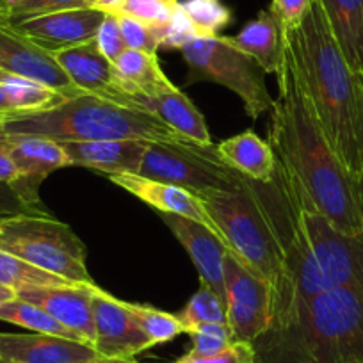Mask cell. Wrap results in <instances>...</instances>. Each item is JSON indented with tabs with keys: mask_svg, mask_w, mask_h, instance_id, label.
<instances>
[{
	"mask_svg": "<svg viewBox=\"0 0 363 363\" xmlns=\"http://www.w3.org/2000/svg\"><path fill=\"white\" fill-rule=\"evenodd\" d=\"M247 184L281 255L280 277L271 287V323L292 305L354 287L363 264V233L338 232L280 155L271 180L247 178Z\"/></svg>",
	"mask_w": 363,
	"mask_h": 363,
	"instance_id": "obj_1",
	"label": "cell"
},
{
	"mask_svg": "<svg viewBox=\"0 0 363 363\" xmlns=\"http://www.w3.org/2000/svg\"><path fill=\"white\" fill-rule=\"evenodd\" d=\"M274 75L278 99L271 111L269 145L298 174L317 211L338 232L359 235L363 233V180L344 166L328 141L285 41Z\"/></svg>",
	"mask_w": 363,
	"mask_h": 363,
	"instance_id": "obj_2",
	"label": "cell"
},
{
	"mask_svg": "<svg viewBox=\"0 0 363 363\" xmlns=\"http://www.w3.org/2000/svg\"><path fill=\"white\" fill-rule=\"evenodd\" d=\"M281 38L294 55L328 141L344 166L363 180V75L345 61L319 0Z\"/></svg>",
	"mask_w": 363,
	"mask_h": 363,
	"instance_id": "obj_3",
	"label": "cell"
},
{
	"mask_svg": "<svg viewBox=\"0 0 363 363\" xmlns=\"http://www.w3.org/2000/svg\"><path fill=\"white\" fill-rule=\"evenodd\" d=\"M253 347L255 363H363V287L292 305Z\"/></svg>",
	"mask_w": 363,
	"mask_h": 363,
	"instance_id": "obj_4",
	"label": "cell"
},
{
	"mask_svg": "<svg viewBox=\"0 0 363 363\" xmlns=\"http://www.w3.org/2000/svg\"><path fill=\"white\" fill-rule=\"evenodd\" d=\"M0 134L38 135L55 143L113 139H141L171 145L191 143L148 111L121 106L87 93L66 99L47 111L0 120Z\"/></svg>",
	"mask_w": 363,
	"mask_h": 363,
	"instance_id": "obj_5",
	"label": "cell"
},
{
	"mask_svg": "<svg viewBox=\"0 0 363 363\" xmlns=\"http://www.w3.org/2000/svg\"><path fill=\"white\" fill-rule=\"evenodd\" d=\"M0 250L73 284H95L87 271L84 242L50 214L0 219Z\"/></svg>",
	"mask_w": 363,
	"mask_h": 363,
	"instance_id": "obj_6",
	"label": "cell"
},
{
	"mask_svg": "<svg viewBox=\"0 0 363 363\" xmlns=\"http://www.w3.org/2000/svg\"><path fill=\"white\" fill-rule=\"evenodd\" d=\"M200 200L225 237L228 250L247 269L267 280L271 287L277 284L281 269V255L253 198L247 177H240V184L235 191L212 193Z\"/></svg>",
	"mask_w": 363,
	"mask_h": 363,
	"instance_id": "obj_7",
	"label": "cell"
},
{
	"mask_svg": "<svg viewBox=\"0 0 363 363\" xmlns=\"http://www.w3.org/2000/svg\"><path fill=\"white\" fill-rule=\"evenodd\" d=\"M180 52L187 65V84L208 80L225 86L242 100L251 120L272 111L274 99L265 86L264 69L228 36L198 38Z\"/></svg>",
	"mask_w": 363,
	"mask_h": 363,
	"instance_id": "obj_8",
	"label": "cell"
},
{
	"mask_svg": "<svg viewBox=\"0 0 363 363\" xmlns=\"http://www.w3.org/2000/svg\"><path fill=\"white\" fill-rule=\"evenodd\" d=\"M138 174L173 184L198 198L235 191L242 177L223 162L218 146L193 143H148Z\"/></svg>",
	"mask_w": 363,
	"mask_h": 363,
	"instance_id": "obj_9",
	"label": "cell"
},
{
	"mask_svg": "<svg viewBox=\"0 0 363 363\" xmlns=\"http://www.w3.org/2000/svg\"><path fill=\"white\" fill-rule=\"evenodd\" d=\"M226 320L233 340L253 344L271 326V285L232 251L225 257Z\"/></svg>",
	"mask_w": 363,
	"mask_h": 363,
	"instance_id": "obj_10",
	"label": "cell"
},
{
	"mask_svg": "<svg viewBox=\"0 0 363 363\" xmlns=\"http://www.w3.org/2000/svg\"><path fill=\"white\" fill-rule=\"evenodd\" d=\"M0 69L9 75L26 77L45 84L66 99L80 95L72 80L66 77L52 52L26 36L11 20L0 15Z\"/></svg>",
	"mask_w": 363,
	"mask_h": 363,
	"instance_id": "obj_11",
	"label": "cell"
},
{
	"mask_svg": "<svg viewBox=\"0 0 363 363\" xmlns=\"http://www.w3.org/2000/svg\"><path fill=\"white\" fill-rule=\"evenodd\" d=\"M95 319V345L100 356L134 358L139 352L153 347L127 303L96 287L91 298Z\"/></svg>",
	"mask_w": 363,
	"mask_h": 363,
	"instance_id": "obj_12",
	"label": "cell"
},
{
	"mask_svg": "<svg viewBox=\"0 0 363 363\" xmlns=\"http://www.w3.org/2000/svg\"><path fill=\"white\" fill-rule=\"evenodd\" d=\"M52 55L79 91L139 109L134 96L128 95L121 86L113 62L100 52L96 40L52 52Z\"/></svg>",
	"mask_w": 363,
	"mask_h": 363,
	"instance_id": "obj_13",
	"label": "cell"
},
{
	"mask_svg": "<svg viewBox=\"0 0 363 363\" xmlns=\"http://www.w3.org/2000/svg\"><path fill=\"white\" fill-rule=\"evenodd\" d=\"M106 13L96 8H73L13 22L29 40L48 52L95 40Z\"/></svg>",
	"mask_w": 363,
	"mask_h": 363,
	"instance_id": "obj_14",
	"label": "cell"
},
{
	"mask_svg": "<svg viewBox=\"0 0 363 363\" xmlns=\"http://www.w3.org/2000/svg\"><path fill=\"white\" fill-rule=\"evenodd\" d=\"M96 284H68L52 287H30L20 291L18 298L40 306L55 320L79 335L86 344L95 345V319L91 298Z\"/></svg>",
	"mask_w": 363,
	"mask_h": 363,
	"instance_id": "obj_15",
	"label": "cell"
},
{
	"mask_svg": "<svg viewBox=\"0 0 363 363\" xmlns=\"http://www.w3.org/2000/svg\"><path fill=\"white\" fill-rule=\"evenodd\" d=\"M157 214L166 223L178 242L186 247L194 267L200 272L201 284L208 285L226 305L225 257L230 251L228 246L212 230L193 219L177 214H164V212Z\"/></svg>",
	"mask_w": 363,
	"mask_h": 363,
	"instance_id": "obj_16",
	"label": "cell"
},
{
	"mask_svg": "<svg viewBox=\"0 0 363 363\" xmlns=\"http://www.w3.org/2000/svg\"><path fill=\"white\" fill-rule=\"evenodd\" d=\"M109 180L113 182L114 186L121 187L127 193H130L132 196L139 198L146 205L155 208L157 212L177 214L207 226L208 230H212L226 244L225 237L219 232L218 225H216L214 219L211 218V214L205 208L203 201L198 196H194L193 193H189V191L173 186V184H164V182L152 180V178L141 177V174L135 173L111 174Z\"/></svg>",
	"mask_w": 363,
	"mask_h": 363,
	"instance_id": "obj_17",
	"label": "cell"
},
{
	"mask_svg": "<svg viewBox=\"0 0 363 363\" xmlns=\"http://www.w3.org/2000/svg\"><path fill=\"white\" fill-rule=\"evenodd\" d=\"M93 345L43 333H0L4 363H84L96 358Z\"/></svg>",
	"mask_w": 363,
	"mask_h": 363,
	"instance_id": "obj_18",
	"label": "cell"
},
{
	"mask_svg": "<svg viewBox=\"0 0 363 363\" xmlns=\"http://www.w3.org/2000/svg\"><path fill=\"white\" fill-rule=\"evenodd\" d=\"M9 157L20 171L16 180L33 196H38L41 182L54 171L72 166L68 153L59 143L38 135H4L0 134Z\"/></svg>",
	"mask_w": 363,
	"mask_h": 363,
	"instance_id": "obj_19",
	"label": "cell"
},
{
	"mask_svg": "<svg viewBox=\"0 0 363 363\" xmlns=\"http://www.w3.org/2000/svg\"><path fill=\"white\" fill-rule=\"evenodd\" d=\"M68 153L72 166L107 174L139 173L148 141L113 139V141H68L59 143Z\"/></svg>",
	"mask_w": 363,
	"mask_h": 363,
	"instance_id": "obj_20",
	"label": "cell"
},
{
	"mask_svg": "<svg viewBox=\"0 0 363 363\" xmlns=\"http://www.w3.org/2000/svg\"><path fill=\"white\" fill-rule=\"evenodd\" d=\"M134 100L139 109L148 111L150 114L159 118L167 127H171L174 132L189 139L194 145H214L203 114L178 87L157 96L135 95Z\"/></svg>",
	"mask_w": 363,
	"mask_h": 363,
	"instance_id": "obj_21",
	"label": "cell"
},
{
	"mask_svg": "<svg viewBox=\"0 0 363 363\" xmlns=\"http://www.w3.org/2000/svg\"><path fill=\"white\" fill-rule=\"evenodd\" d=\"M218 153L223 162L251 180L269 182L277 167V155L272 146L269 141L265 143L258 138L253 130H244L221 141L218 145Z\"/></svg>",
	"mask_w": 363,
	"mask_h": 363,
	"instance_id": "obj_22",
	"label": "cell"
},
{
	"mask_svg": "<svg viewBox=\"0 0 363 363\" xmlns=\"http://www.w3.org/2000/svg\"><path fill=\"white\" fill-rule=\"evenodd\" d=\"M345 61L363 75V0H319Z\"/></svg>",
	"mask_w": 363,
	"mask_h": 363,
	"instance_id": "obj_23",
	"label": "cell"
},
{
	"mask_svg": "<svg viewBox=\"0 0 363 363\" xmlns=\"http://www.w3.org/2000/svg\"><path fill=\"white\" fill-rule=\"evenodd\" d=\"M121 86L130 96H157L177 89L160 68L157 54L141 50H125L114 62ZM135 102V100H134Z\"/></svg>",
	"mask_w": 363,
	"mask_h": 363,
	"instance_id": "obj_24",
	"label": "cell"
},
{
	"mask_svg": "<svg viewBox=\"0 0 363 363\" xmlns=\"http://www.w3.org/2000/svg\"><path fill=\"white\" fill-rule=\"evenodd\" d=\"M228 38L239 50L253 57L264 73L278 72L281 52H284V40L271 13L260 11L257 18L247 22L239 34Z\"/></svg>",
	"mask_w": 363,
	"mask_h": 363,
	"instance_id": "obj_25",
	"label": "cell"
},
{
	"mask_svg": "<svg viewBox=\"0 0 363 363\" xmlns=\"http://www.w3.org/2000/svg\"><path fill=\"white\" fill-rule=\"evenodd\" d=\"M2 84L6 87L15 116L47 111L66 100V96H62L52 87L36 82V80L26 79V77L8 75L2 80Z\"/></svg>",
	"mask_w": 363,
	"mask_h": 363,
	"instance_id": "obj_26",
	"label": "cell"
},
{
	"mask_svg": "<svg viewBox=\"0 0 363 363\" xmlns=\"http://www.w3.org/2000/svg\"><path fill=\"white\" fill-rule=\"evenodd\" d=\"M0 320L16 324V326L26 328V330L34 331V333L54 335V337L72 338V340L84 342L79 335H75L68 328L62 326L59 320H55L43 308H40V306L33 305L29 301H23L20 298H15L11 301L4 303V305H0Z\"/></svg>",
	"mask_w": 363,
	"mask_h": 363,
	"instance_id": "obj_27",
	"label": "cell"
},
{
	"mask_svg": "<svg viewBox=\"0 0 363 363\" xmlns=\"http://www.w3.org/2000/svg\"><path fill=\"white\" fill-rule=\"evenodd\" d=\"M0 284L13 289L18 294L23 289L52 287V285H68L73 281L55 277L52 272L43 271L8 251L0 250Z\"/></svg>",
	"mask_w": 363,
	"mask_h": 363,
	"instance_id": "obj_28",
	"label": "cell"
},
{
	"mask_svg": "<svg viewBox=\"0 0 363 363\" xmlns=\"http://www.w3.org/2000/svg\"><path fill=\"white\" fill-rule=\"evenodd\" d=\"M182 323L184 333H189L200 324L207 323H228L226 320V305L208 285L201 284L200 289L187 301L182 312L177 313Z\"/></svg>",
	"mask_w": 363,
	"mask_h": 363,
	"instance_id": "obj_29",
	"label": "cell"
},
{
	"mask_svg": "<svg viewBox=\"0 0 363 363\" xmlns=\"http://www.w3.org/2000/svg\"><path fill=\"white\" fill-rule=\"evenodd\" d=\"M180 9L201 38L219 36L232 22V11L223 0H180Z\"/></svg>",
	"mask_w": 363,
	"mask_h": 363,
	"instance_id": "obj_30",
	"label": "cell"
},
{
	"mask_svg": "<svg viewBox=\"0 0 363 363\" xmlns=\"http://www.w3.org/2000/svg\"><path fill=\"white\" fill-rule=\"evenodd\" d=\"M127 306L153 345L166 344L184 333L182 323L173 313L162 312L148 305H138V303H127Z\"/></svg>",
	"mask_w": 363,
	"mask_h": 363,
	"instance_id": "obj_31",
	"label": "cell"
},
{
	"mask_svg": "<svg viewBox=\"0 0 363 363\" xmlns=\"http://www.w3.org/2000/svg\"><path fill=\"white\" fill-rule=\"evenodd\" d=\"M180 9V0H123L118 15L130 16L148 26H166Z\"/></svg>",
	"mask_w": 363,
	"mask_h": 363,
	"instance_id": "obj_32",
	"label": "cell"
},
{
	"mask_svg": "<svg viewBox=\"0 0 363 363\" xmlns=\"http://www.w3.org/2000/svg\"><path fill=\"white\" fill-rule=\"evenodd\" d=\"M187 335H189L191 342H193V347H191L187 354L200 356V358L218 354V352L225 351L232 342H235L228 323L200 324V326H196Z\"/></svg>",
	"mask_w": 363,
	"mask_h": 363,
	"instance_id": "obj_33",
	"label": "cell"
},
{
	"mask_svg": "<svg viewBox=\"0 0 363 363\" xmlns=\"http://www.w3.org/2000/svg\"><path fill=\"white\" fill-rule=\"evenodd\" d=\"M22 214H48L40 198L27 193L18 182L0 180V219Z\"/></svg>",
	"mask_w": 363,
	"mask_h": 363,
	"instance_id": "obj_34",
	"label": "cell"
},
{
	"mask_svg": "<svg viewBox=\"0 0 363 363\" xmlns=\"http://www.w3.org/2000/svg\"><path fill=\"white\" fill-rule=\"evenodd\" d=\"M121 36L128 50H141L146 54H157L160 48V27L148 26L130 16L118 15Z\"/></svg>",
	"mask_w": 363,
	"mask_h": 363,
	"instance_id": "obj_35",
	"label": "cell"
},
{
	"mask_svg": "<svg viewBox=\"0 0 363 363\" xmlns=\"http://www.w3.org/2000/svg\"><path fill=\"white\" fill-rule=\"evenodd\" d=\"M82 0H18L16 4L2 11L0 15L6 16L11 22L33 18V16L47 15V13L65 11V9L84 8Z\"/></svg>",
	"mask_w": 363,
	"mask_h": 363,
	"instance_id": "obj_36",
	"label": "cell"
},
{
	"mask_svg": "<svg viewBox=\"0 0 363 363\" xmlns=\"http://www.w3.org/2000/svg\"><path fill=\"white\" fill-rule=\"evenodd\" d=\"M201 38L198 34L196 27L193 26L187 15L182 9L174 13L173 18L160 27V48H169V50H182L189 45L191 41Z\"/></svg>",
	"mask_w": 363,
	"mask_h": 363,
	"instance_id": "obj_37",
	"label": "cell"
},
{
	"mask_svg": "<svg viewBox=\"0 0 363 363\" xmlns=\"http://www.w3.org/2000/svg\"><path fill=\"white\" fill-rule=\"evenodd\" d=\"M313 2L315 0H271L269 13L277 22L280 33L287 34L303 22Z\"/></svg>",
	"mask_w": 363,
	"mask_h": 363,
	"instance_id": "obj_38",
	"label": "cell"
},
{
	"mask_svg": "<svg viewBox=\"0 0 363 363\" xmlns=\"http://www.w3.org/2000/svg\"><path fill=\"white\" fill-rule=\"evenodd\" d=\"M95 40L99 43L100 52L114 65L118 61V57L127 50L123 36H121L118 13H106V18H104L102 26H100Z\"/></svg>",
	"mask_w": 363,
	"mask_h": 363,
	"instance_id": "obj_39",
	"label": "cell"
},
{
	"mask_svg": "<svg viewBox=\"0 0 363 363\" xmlns=\"http://www.w3.org/2000/svg\"><path fill=\"white\" fill-rule=\"evenodd\" d=\"M174 363H255V347L250 342H232L225 351L214 356H191L186 354Z\"/></svg>",
	"mask_w": 363,
	"mask_h": 363,
	"instance_id": "obj_40",
	"label": "cell"
},
{
	"mask_svg": "<svg viewBox=\"0 0 363 363\" xmlns=\"http://www.w3.org/2000/svg\"><path fill=\"white\" fill-rule=\"evenodd\" d=\"M0 180L2 182H16L20 180V171L16 169L15 162L9 157L4 143L0 141Z\"/></svg>",
	"mask_w": 363,
	"mask_h": 363,
	"instance_id": "obj_41",
	"label": "cell"
},
{
	"mask_svg": "<svg viewBox=\"0 0 363 363\" xmlns=\"http://www.w3.org/2000/svg\"><path fill=\"white\" fill-rule=\"evenodd\" d=\"M11 116H15V113H13L11 102H9V96L8 93H6L4 84L0 82V120H6V118Z\"/></svg>",
	"mask_w": 363,
	"mask_h": 363,
	"instance_id": "obj_42",
	"label": "cell"
},
{
	"mask_svg": "<svg viewBox=\"0 0 363 363\" xmlns=\"http://www.w3.org/2000/svg\"><path fill=\"white\" fill-rule=\"evenodd\" d=\"M123 0H96V9L104 13H118L120 11Z\"/></svg>",
	"mask_w": 363,
	"mask_h": 363,
	"instance_id": "obj_43",
	"label": "cell"
},
{
	"mask_svg": "<svg viewBox=\"0 0 363 363\" xmlns=\"http://www.w3.org/2000/svg\"><path fill=\"white\" fill-rule=\"evenodd\" d=\"M84 363H139L134 358H109V356H96V358L89 359Z\"/></svg>",
	"mask_w": 363,
	"mask_h": 363,
	"instance_id": "obj_44",
	"label": "cell"
},
{
	"mask_svg": "<svg viewBox=\"0 0 363 363\" xmlns=\"http://www.w3.org/2000/svg\"><path fill=\"white\" fill-rule=\"evenodd\" d=\"M15 298H18V296H16V292L13 291V289H9V287H6V285L0 284V305H4V303L11 301V299H15Z\"/></svg>",
	"mask_w": 363,
	"mask_h": 363,
	"instance_id": "obj_45",
	"label": "cell"
},
{
	"mask_svg": "<svg viewBox=\"0 0 363 363\" xmlns=\"http://www.w3.org/2000/svg\"><path fill=\"white\" fill-rule=\"evenodd\" d=\"M82 2L87 6V8H95L96 6V0H82Z\"/></svg>",
	"mask_w": 363,
	"mask_h": 363,
	"instance_id": "obj_46",
	"label": "cell"
},
{
	"mask_svg": "<svg viewBox=\"0 0 363 363\" xmlns=\"http://www.w3.org/2000/svg\"><path fill=\"white\" fill-rule=\"evenodd\" d=\"M8 75H9V73H6V72H2V69H0V82H2V80H4Z\"/></svg>",
	"mask_w": 363,
	"mask_h": 363,
	"instance_id": "obj_47",
	"label": "cell"
},
{
	"mask_svg": "<svg viewBox=\"0 0 363 363\" xmlns=\"http://www.w3.org/2000/svg\"><path fill=\"white\" fill-rule=\"evenodd\" d=\"M0 363H4V362H2V358H0Z\"/></svg>",
	"mask_w": 363,
	"mask_h": 363,
	"instance_id": "obj_48",
	"label": "cell"
},
{
	"mask_svg": "<svg viewBox=\"0 0 363 363\" xmlns=\"http://www.w3.org/2000/svg\"><path fill=\"white\" fill-rule=\"evenodd\" d=\"M173 363H174V362H173Z\"/></svg>",
	"mask_w": 363,
	"mask_h": 363,
	"instance_id": "obj_49",
	"label": "cell"
}]
</instances>
